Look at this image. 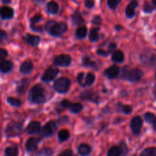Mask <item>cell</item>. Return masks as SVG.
Instances as JSON below:
<instances>
[{
	"label": "cell",
	"mask_w": 156,
	"mask_h": 156,
	"mask_svg": "<svg viewBox=\"0 0 156 156\" xmlns=\"http://www.w3.org/2000/svg\"><path fill=\"white\" fill-rule=\"evenodd\" d=\"M13 64L11 61L2 60L0 62V71L3 73H7L12 69Z\"/></svg>",
	"instance_id": "obj_19"
},
{
	"label": "cell",
	"mask_w": 156,
	"mask_h": 156,
	"mask_svg": "<svg viewBox=\"0 0 156 156\" xmlns=\"http://www.w3.org/2000/svg\"><path fill=\"white\" fill-rule=\"evenodd\" d=\"M98 54L100 55V56H107L108 54H109V51H105L104 50H98L97 51Z\"/></svg>",
	"instance_id": "obj_47"
},
{
	"label": "cell",
	"mask_w": 156,
	"mask_h": 156,
	"mask_svg": "<svg viewBox=\"0 0 156 156\" xmlns=\"http://www.w3.org/2000/svg\"><path fill=\"white\" fill-rule=\"evenodd\" d=\"M5 156H18V149L17 147H9L5 151Z\"/></svg>",
	"instance_id": "obj_31"
},
{
	"label": "cell",
	"mask_w": 156,
	"mask_h": 156,
	"mask_svg": "<svg viewBox=\"0 0 156 156\" xmlns=\"http://www.w3.org/2000/svg\"><path fill=\"white\" fill-rule=\"evenodd\" d=\"M116 47H117V45H116L115 43H111V44H110V47H109L110 50H111V51H112V50H115Z\"/></svg>",
	"instance_id": "obj_49"
},
{
	"label": "cell",
	"mask_w": 156,
	"mask_h": 156,
	"mask_svg": "<svg viewBox=\"0 0 156 156\" xmlns=\"http://www.w3.org/2000/svg\"><path fill=\"white\" fill-rule=\"evenodd\" d=\"M46 29L50 34L58 37L63 34L67 30V24L64 22L50 21L46 24Z\"/></svg>",
	"instance_id": "obj_2"
},
{
	"label": "cell",
	"mask_w": 156,
	"mask_h": 156,
	"mask_svg": "<svg viewBox=\"0 0 156 156\" xmlns=\"http://www.w3.org/2000/svg\"><path fill=\"white\" fill-rule=\"evenodd\" d=\"M47 9L50 14H56L59 11V6L56 2L51 1L47 4Z\"/></svg>",
	"instance_id": "obj_25"
},
{
	"label": "cell",
	"mask_w": 156,
	"mask_h": 156,
	"mask_svg": "<svg viewBox=\"0 0 156 156\" xmlns=\"http://www.w3.org/2000/svg\"><path fill=\"white\" fill-rule=\"evenodd\" d=\"M120 2V0H108V6L111 9H116Z\"/></svg>",
	"instance_id": "obj_37"
},
{
	"label": "cell",
	"mask_w": 156,
	"mask_h": 156,
	"mask_svg": "<svg viewBox=\"0 0 156 156\" xmlns=\"http://www.w3.org/2000/svg\"><path fill=\"white\" fill-rule=\"evenodd\" d=\"M122 150L121 148L119 146H113L108 150V156H121Z\"/></svg>",
	"instance_id": "obj_26"
},
{
	"label": "cell",
	"mask_w": 156,
	"mask_h": 156,
	"mask_svg": "<svg viewBox=\"0 0 156 156\" xmlns=\"http://www.w3.org/2000/svg\"><path fill=\"white\" fill-rule=\"evenodd\" d=\"M153 129L156 131V119L155 120V121L153 122Z\"/></svg>",
	"instance_id": "obj_52"
},
{
	"label": "cell",
	"mask_w": 156,
	"mask_h": 156,
	"mask_svg": "<svg viewBox=\"0 0 156 156\" xmlns=\"http://www.w3.org/2000/svg\"><path fill=\"white\" fill-rule=\"evenodd\" d=\"M113 61L116 62H122L124 59V55L120 50H116L112 54Z\"/></svg>",
	"instance_id": "obj_24"
},
{
	"label": "cell",
	"mask_w": 156,
	"mask_h": 156,
	"mask_svg": "<svg viewBox=\"0 0 156 156\" xmlns=\"http://www.w3.org/2000/svg\"><path fill=\"white\" fill-rule=\"evenodd\" d=\"M142 61L147 65H155L156 64V54H143L141 56Z\"/></svg>",
	"instance_id": "obj_17"
},
{
	"label": "cell",
	"mask_w": 156,
	"mask_h": 156,
	"mask_svg": "<svg viewBox=\"0 0 156 156\" xmlns=\"http://www.w3.org/2000/svg\"><path fill=\"white\" fill-rule=\"evenodd\" d=\"M2 1L4 3H5V4H9V3L11 2L12 0H2Z\"/></svg>",
	"instance_id": "obj_51"
},
{
	"label": "cell",
	"mask_w": 156,
	"mask_h": 156,
	"mask_svg": "<svg viewBox=\"0 0 156 156\" xmlns=\"http://www.w3.org/2000/svg\"><path fill=\"white\" fill-rule=\"evenodd\" d=\"M6 37H7V34H6L5 32L2 30H0V42L4 41L6 38Z\"/></svg>",
	"instance_id": "obj_48"
},
{
	"label": "cell",
	"mask_w": 156,
	"mask_h": 156,
	"mask_svg": "<svg viewBox=\"0 0 156 156\" xmlns=\"http://www.w3.org/2000/svg\"><path fill=\"white\" fill-rule=\"evenodd\" d=\"M94 3L93 0H86V2H85V5H86V7L89 8V9L94 7Z\"/></svg>",
	"instance_id": "obj_46"
},
{
	"label": "cell",
	"mask_w": 156,
	"mask_h": 156,
	"mask_svg": "<svg viewBox=\"0 0 156 156\" xmlns=\"http://www.w3.org/2000/svg\"><path fill=\"white\" fill-rule=\"evenodd\" d=\"M28 100L31 103L43 104L46 101L45 90L41 85H36L30 89Z\"/></svg>",
	"instance_id": "obj_1"
},
{
	"label": "cell",
	"mask_w": 156,
	"mask_h": 156,
	"mask_svg": "<svg viewBox=\"0 0 156 156\" xmlns=\"http://www.w3.org/2000/svg\"><path fill=\"white\" fill-rule=\"evenodd\" d=\"M24 40H25V41L27 42V44H28L29 45L32 46V47L37 46L38 44H39L40 41H41L39 37L34 36V35H31V34L26 35Z\"/></svg>",
	"instance_id": "obj_18"
},
{
	"label": "cell",
	"mask_w": 156,
	"mask_h": 156,
	"mask_svg": "<svg viewBox=\"0 0 156 156\" xmlns=\"http://www.w3.org/2000/svg\"><path fill=\"white\" fill-rule=\"evenodd\" d=\"M120 73V69L117 66H111L110 68H108V69L105 70V75L110 79H114V78L117 77L118 76V74Z\"/></svg>",
	"instance_id": "obj_14"
},
{
	"label": "cell",
	"mask_w": 156,
	"mask_h": 156,
	"mask_svg": "<svg viewBox=\"0 0 156 156\" xmlns=\"http://www.w3.org/2000/svg\"><path fill=\"white\" fill-rule=\"evenodd\" d=\"M81 98L83 100L91 101L94 103H98L99 101V96L96 94V93H94V91H86L81 94Z\"/></svg>",
	"instance_id": "obj_11"
},
{
	"label": "cell",
	"mask_w": 156,
	"mask_h": 156,
	"mask_svg": "<svg viewBox=\"0 0 156 156\" xmlns=\"http://www.w3.org/2000/svg\"><path fill=\"white\" fill-rule=\"evenodd\" d=\"M41 19H42V16H41V15H35V16H34L33 18H31V20H30V26L34 25L35 24L39 22Z\"/></svg>",
	"instance_id": "obj_39"
},
{
	"label": "cell",
	"mask_w": 156,
	"mask_h": 156,
	"mask_svg": "<svg viewBox=\"0 0 156 156\" xmlns=\"http://www.w3.org/2000/svg\"><path fill=\"white\" fill-rule=\"evenodd\" d=\"M23 126L21 123L12 122L7 126L5 129L6 136L9 137L17 136L22 133Z\"/></svg>",
	"instance_id": "obj_4"
},
{
	"label": "cell",
	"mask_w": 156,
	"mask_h": 156,
	"mask_svg": "<svg viewBox=\"0 0 156 156\" xmlns=\"http://www.w3.org/2000/svg\"><path fill=\"white\" fill-rule=\"evenodd\" d=\"M39 140L36 138H30L26 142L25 148L28 152H34L37 148Z\"/></svg>",
	"instance_id": "obj_15"
},
{
	"label": "cell",
	"mask_w": 156,
	"mask_h": 156,
	"mask_svg": "<svg viewBox=\"0 0 156 156\" xmlns=\"http://www.w3.org/2000/svg\"><path fill=\"white\" fill-rule=\"evenodd\" d=\"M8 102L12 106H15V107H19L20 105H21V101L19 100V99H17L15 98H12V97H9L7 99Z\"/></svg>",
	"instance_id": "obj_36"
},
{
	"label": "cell",
	"mask_w": 156,
	"mask_h": 156,
	"mask_svg": "<svg viewBox=\"0 0 156 156\" xmlns=\"http://www.w3.org/2000/svg\"><path fill=\"white\" fill-rule=\"evenodd\" d=\"M33 68H34L33 63H32L30 61L27 60V61H25V62H23V63L21 64L20 70H21V73H24V74H28V73H30V72L33 70Z\"/></svg>",
	"instance_id": "obj_20"
},
{
	"label": "cell",
	"mask_w": 156,
	"mask_h": 156,
	"mask_svg": "<svg viewBox=\"0 0 156 156\" xmlns=\"http://www.w3.org/2000/svg\"><path fill=\"white\" fill-rule=\"evenodd\" d=\"M34 1L36 3H37V4H42V3L45 2L46 0H34Z\"/></svg>",
	"instance_id": "obj_50"
},
{
	"label": "cell",
	"mask_w": 156,
	"mask_h": 156,
	"mask_svg": "<svg viewBox=\"0 0 156 156\" xmlns=\"http://www.w3.org/2000/svg\"><path fill=\"white\" fill-rule=\"evenodd\" d=\"M59 73V69L55 66H50V68L47 69L46 72L44 73V76L42 77V80L46 82H50V81L53 80L56 78Z\"/></svg>",
	"instance_id": "obj_9"
},
{
	"label": "cell",
	"mask_w": 156,
	"mask_h": 156,
	"mask_svg": "<svg viewBox=\"0 0 156 156\" xmlns=\"http://www.w3.org/2000/svg\"><path fill=\"white\" fill-rule=\"evenodd\" d=\"M70 87V81L67 78H60L54 83V88L59 93H66L68 91Z\"/></svg>",
	"instance_id": "obj_5"
},
{
	"label": "cell",
	"mask_w": 156,
	"mask_h": 156,
	"mask_svg": "<svg viewBox=\"0 0 156 156\" xmlns=\"http://www.w3.org/2000/svg\"><path fill=\"white\" fill-rule=\"evenodd\" d=\"M140 156H156V148H147L142 152Z\"/></svg>",
	"instance_id": "obj_29"
},
{
	"label": "cell",
	"mask_w": 156,
	"mask_h": 156,
	"mask_svg": "<svg viewBox=\"0 0 156 156\" xmlns=\"http://www.w3.org/2000/svg\"><path fill=\"white\" fill-rule=\"evenodd\" d=\"M155 8L154 7V6L151 5L150 4H149V2H146L144 4V9H143V10H144L145 12H147V13H149V12H152V11L155 9Z\"/></svg>",
	"instance_id": "obj_38"
},
{
	"label": "cell",
	"mask_w": 156,
	"mask_h": 156,
	"mask_svg": "<svg viewBox=\"0 0 156 156\" xmlns=\"http://www.w3.org/2000/svg\"><path fill=\"white\" fill-rule=\"evenodd\" d=\"M56 124L54 121H50L43 127L41 130V134L44 137H49L53 135V133L56 131Z\"/></svg>",
	"instance_id": "obj_10"
},
{
	"label": "cell",
	"mask_w": 156,
	"mask_h": 156,
	"mask_svg": "<svg viewBox=\"0 0 156 156\" xmlns=\"http://www.w3.org/2000/svg\"><path fill=\"white\" fill-rule=\"evenodd\" d=\"M101 18H100V16H95L92 20L93 24H98V25H100L101 24Z\"/></svg>",
	"instance_id": "obj_44"
},
{
	"label": "cell",
	"mask_w": 156,
	"mask_h": 156,
	"mask_svg": "<svg viewBox=\"0 0 156 156\" xmlns=\"http://www.w3.org/2000/svg\"><path fill=\"white\" fill-rule=\"evenodd\" d=\"M122 150V155L121 156H126V154H127V147H126V145L124 143H122V146H120Z\"/></svg>",
	"instance_id": "obj_45"
},
{
	"label": "cell",
	"mask_w": 156,
	"mask_h": 156,
	"mask_svg": "<svg viewBox=\"0 0 156 156\" xmlns=\"http://www.w3.org/2000/svg\"><path fill=\"white\" fill-rule=\"evenodd\" d=\"M143 72L140 69H133L129 70L127 67H125L123 69L122 77L130 82H139L143 78Z\"/></svg>",
	"instance_id": "obj_3"
},
{
	"label": "cell",
	"mask_w": 156,
	"mask_h": 156,
	"mask_svg": "<svg viewBox=\"0 0 156 156\" xmlns=\"http://www.w3.org/2000/svg\"><path fill=\"white\" fill-rule=\"evenodd\" d=\"M122 111L126 114H129L132 113L133 109L129 105H124L122 107Z\"/></svg>",
	"instance_id": "obj_40"
},
{
	"label": "cell",
	"mask_w": 156,
	"mask_h": 156,
	"mask_svg": "<svg viewBox=\"0 0 156 156\" xmlns=\"http://www.w3.org/2000/svg\"><path fill=\"white\" fill-rule=\"evenodd\" d=\"M95 80V76L92 73H88L85 76L83 73H80L77 76V81L82 86H89L92 85Z\"/></svg>",
	"instance_id": "obj_6"
},
{
	"label": "cell",
	"mask_w": 156,
	"mask_h": 156,
	"mask_svg": "<svg viewBox=\"0 0 156 156\" xmlns=\"http://www.w3.org/2000/svg\"><path fill=\"white\" fill-rule=\"evenodd\" d=\"M143 121L140 117H135L132 119L130 123L131 129L134 135H139L143 127Z\"/></svg>",
	"instance_id": "obj_7"
},
{
	"label": "cell",
	"mask_w": 156,
	"mask_h": 156,
	"mask_svg": "<svg viewBox=\"0 0 156 156\" xmlns=\"http://www.w3.org/2000/svg\"><path fill=\"white\" fill-rule=\"evenodd\" d=\"M29 82H29L27 79H24L21 80V82L18 83V87H17V91L19 93H21V94L24 93L26 91V89H27V86H28Z\"/></svg>",
	"instance_id": "obj_21"
},
{
	"label": "cell",
	"mask_w": 156,
	"mask_h": 156,
	"mask_svg": "<svg viewBox=\"0 0 156 156\" xmlns=\"http://www.w3.org/2000/svg\"><path fill=\"white\" fill-rule=\"evenodd\" d=\"M82 64H83V66L87 67H93V68H94L96 66L95 62H93L88 56H84L83 59H82Z\"/></svg>",
	"instance_id": "obj_32"
},
{
	"label": "cell",
	"mask_w": 156,
	"mask_h": 156,
	"mask_svg": "<svg viewBox=\"0 0 156 156\" xmlns=\"http://www.w3.org/2000/svg\"><path fill=\"white\" fill-rule=\"evenodd\" d=\"M72 59L69 55L62 54L57 56L54 59V64L61 67H67L71 64Z\"/></svg>",
	"instance_id": "obj_8"
},
{
	"label": "cell",
	"mask_w": 156,
	"mask_h": 156,
	"mask_svg": "<svg viewBox=\"0 0 156 156\" xmlns=\"http://www.w3.org/2000/svg\"><path fill=\"white\" fill-rule=\"evenodd\" d=\"M72 20H73V24H76V25H80L85 22V20L83 19L81 14L78 12H76L72 15Z\"/></svg>",
	"instance_id": "obj_23"
},
{
	"label": "cell",
	"mask_w": 156,
	"mask_h": 156,
	"mask_svg": "<svg viewBox=\"0 0 156 156\" xmlns=\"http://www.w3.org/2000/svg\"><path fill=\"white\" fill-rule=\"evenodd\" d=\"M58 138H59V141H66V140H67L69 138V132L66 130V129H62L58 134Z\"/></svg>",
	"instance_id": "obj_30"
},
{
	"label": "cell",
	"mask_w": 156,
	"mask_h": 156,
	"mask_svg": "<svg viewBox=\"0 0 156 156\" xmlns=\"http://www.w3.org/2000/svg\"><path fill=\"white\" fill-rule=\"evenodd\" d=\"M155 77H156V72H155Z\"/></svg>",
	"instance_id": "obj_55"
},
{
	"label": "cell",
	"mask_w": 156,
	"mask_h": 156,
	"mask_svg": "<svg viewBox=\"0 0 156 156\" xmlns=\"http://www.w3.org/2000/svg\"><path fill=\"white\" fill-rule=\"evenodd\" d=\"M60 105H61V106L62 107V108H69V107L71 106L72 103L69 101H68V100H63L62 102H61Z\"/></svg>",
	"instance_id": "obj_42"
},
{
	"label": "cell",
	"mask_w": 156,
	"mask_h": 156,
	"mask_svg": "<svg viewBox=\"0 0 156 156\" xmlns=\"http://www.w3.org/2000/svg\"><path fill=\"white\" fill-rule=\"evenodd\" d=\"M78 151L82 156H86L91 152V147L88 144H82L78 148Z\"/></svg>",
	"instance_id": "obj_22"
},
{
	"label": "cell",
	"mask_w": 156,
	"mask_h": 156,
	"mask_svg": "<svg viewBox=\"0 0 156 156\" xmlns=\"http://www.w3.org/2000/svg\"><path fill=\"white\" fill-rule=\"evenodd\" d=\"M14 15V11L12 8L8 6H3L0 9V16L3 19H9L11 18Z\"/></svg>",
	"instance_id": "obj_16"
},
{
	"label": "cell",
	"mask_w": 156,
	"mask_h": 156,
	"mask_svg": "<svg viewBox=\"0 0 156 156\" xmlns=\"http://www.w3.org/2000/svg\"><path fill=\"white\" fill-rule=\"evenodd\" d=\"M99 39V28L95 27V28L91 29L89 34V40L91 42L97 41Z\"/></svg>",
	"instance_id": "obj_27"
},
{
	"label": "cell",
	"mask_w": 156,
	"mask_h": 156,
	"mask_svg": "<svg viewBox=\"0 0 156 156\" xmlns=\"http://www.w3.org/2000/svg\"><path fill=\"white\" fill-rule=\"evenodd\" d=\"M139 5L138 2L136 0H133L127 5L126 9V15L127 18H131L135 15V10Z\"/></svg>",
	"instance_id": "obj_13"
},
{
	"label": "cell",
	"mask_w": 156,
	"mask_h": 156,
	"mask_svg": "<svg viewBox=\"0 0 156 156\" xmlns=\"http://www.w3.org/2000/svg\"><path fill=\"white\" fill-rule=\"evenodd\" d=\"M52 155H53V151L48 148H45L37 154H34L33 156H52Z\"/></svg>",
	"instance_id": "obj_33"
},
{
	"label": "cell",
	"mask_w": 156,
	"mask_h": 156,
	"mask_svg": "<svg viewBox=\"0 0 156 156\" xmlns=\"http://www.w3.org/2000/svg\"><path fill=\"white\" fill-rule=\"evenodd\" d=\"M152 5H154V7L156 8V0H152Z\"/></svg>",
	"instance_id": "obj_53"
},
{
	"label": "cell",
	"mask_w": 156,
	"mask_h": 156,
	"mask_svg": "<svg viewBox=\"0 0 156 156\" xmlns=\"http://www.w3.org/2000/svg\"><path fill=\"white\" fill-rule=\"evenodd\" d=\"M59 156H76V155H73V151L68 149V150H66L64 151V152H62Z\"/></svg>",
	"instance_id": "obj_43"
},
{
	"label": "cell",
	"mask_w": 156,
	"mask_h": 156,
	"mask_svg": "<svg viewBox=\"0 0 156 156\" xmlns=\"http://www.w3.org/2000/svg\"><path fill=\"white\" fill-rule=\"evenodd\" d=\"M154 95H155V97L156 98V85H155V88H154Z\"/></svg>",
	"instance_id": "obj_54"
},
{
	"label": "cell",
	"mask_w": 156,
	"mask_h": 156,
	"mask_svg": "<svg viewBox=\"0 0 156 156\" xmlns=\"http://www.w3.org/2000/svg\"><path fill=\"white\" fill-rule=\"evenodd\" d=\"M69 109L73 113L77 114V113H79L82 110V105L79 103L72 104L71 106L69 107Z\"/></svg>",
	"instance_id": "obj_34"
},
{
	"label": "cell",
	"mask_w": 156,
	"mask_h": 156,
	"mask_svg": "<svg viewBox=\"0 0 156 156\" xmlns=\"http://www.w3.org/2000/svg\"><path fill=\"white\" fill-rule=\"evenodd\" d=\"M87 34V28L85 26H82L79 27V28L76 30V37L79 39H83L85 37Z\"/></svg>",
	"instance_id": "obj_28"
},
{
	"label": "cell",
	"mask_w": 156,
	"mask_h": 156,
	"mask_svg": "<svg viewBox=\"0 0 156 156\" xmlns=\"http://www.w3.org/2000/svg\"><path fill=\"white\" fill-rule=\"evenodd\" d=\"M27 132L29 134H37L41 132V125L37 121H32L29 123L27 127Z\"/></svg>",
	"instance_id": "obj_12"
},
{
	"label": "cell",
	"mask_w": 156,
	"mask_h": 156,
	"mask_svg": "<svg viewBox=\"0 0 156 156\" xmlns=\"http://www.w3.org/2000/svg\"><path fill=\"white\" fill-rule=\"evenodd\" d=\"M144 117H145V120H146V121L149 123H153V122L155 121V120L156 119L155 114L150 112L146 113V114H145Z\"/></svg>",
	"instance_id": "obj_35"
},
{
	"label": "cell",
	"mask_w": 156,
	"mask_h": 156,
	"mask_svg": "<svg viewBox=\"0 0 156 156\" xmlns=\"http://www.w3.org/2000/svg\"><path fill=\"white\" fill-rule=\"evenodd\" d=\"M8 52L5 49L0 48V60H2L7 56Z\"/></svg>",
	"instance_id": "obj_41"
}]
</instances>
